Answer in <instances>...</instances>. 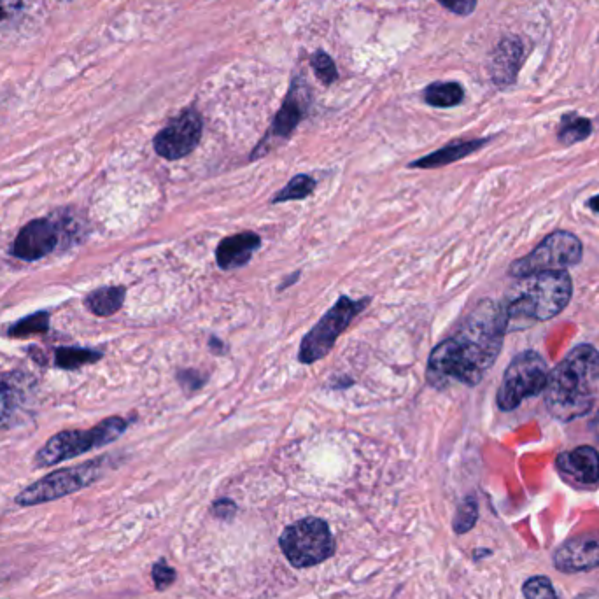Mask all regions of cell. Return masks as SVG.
Returning <instances> with one entry per match:
<instances>
[{
	"mask_svg": "<svg viewBox=\"0 0 599 599\" xmlns=\"http://www.w3.org/2000/svg\"><path fill=\"white\" fill-rule=\"evenodd\" d=\"M507 332L503 305L482 300L468 314L458 333L431 351L428 361L431 386L442 388L449 381L477 386L498 360Z\"/></svg>",
	"mask_w": 599,
	"mask_h": 599,
	"instance_id": "1",
	"label": "cell"
},
{
	"mask_svg": "<svg viewBox=\"0 0 599 599\" xmlns=\"http://www.w3.org/2000/svg\"><path fill=\"white\" fill-rule=\"evenodd\" d=\"M599 389V353L589 344L573 347L549 374L545 405L559 421H573L591 412Z\"/></svg>",
	"mask_w": 599,
	"mask_h": 599,
	"instance_id": "2",
	"label": "cell"
},
{
	"mask_svg": "<svg viewBox=\"0 0 599 599\" xmlns=\"http://www.w3.org/2000/svg\"><path fill=\"white\" fill-rule=\"evenodd\" d=\"M571 293L573 284L566 270L519 277L507 302L501 304L507 316V330H521L556 318L570 304Z\"/></svg>",
	"mask_w": 599,
	"mask_h": 599,
	"instance_id": "3",
	"label": "cell"
},
{
	"mask_svg": "<svg viewBox=\"0 0 599 599\" xmlns=\"http://www.w3.org/2000/svg\"><path fill=\"white\" fill-rule=\"evenodd\" d=\"M128 423L123 417H109L97 424L92 430L60 431L51 437L41 451L37 452L34 465L36 468L55 466L67 459L78 458L85 452L113 444L114 440L127 431Z\"/></svg>",
	"mask_w": 599,
	"mask_h": 599,
	"instance_id": "4",
	"label": "cell"
},
{
	"mask_svg": "<svg viewBox=\"0 0 599 599\" xmlns=\"http://www.w3.org/2000/svg\"><path fill=\"white\" fill-rule=\"evenodd\" d=\"M370 302V298L351 300L349 296H340L337 304L305 335L298 349V361L304 365H312L323 360L332 351L340 335L346 332L347 326L353 323L360 312L367 309Z\"/></svg>",
	"mask_w": 599,
	"mask_h": 599,
	"instance_id": "5",
	"label": "cell"
},
{
	"mask_svg": "<svg viewBox=\"0 0 599 599\" xmlns=\"http://www.w3.org/2000/svg\"><path fill=\"white\" fill-rule=\"evenodd\" d=\"M549 379L547 361L535 351L517 354L501 381L496 402L503 412L517 409L526 398L542 395Z\"/></svg>",
	"mask_w": 599,
	"mask_h": 599,
	"instance_id": "6",
	"label": "cell"
},
{
	"mask_svg": "<svg viewBox=\"0 0 599 599\" xmlns=\"http://www.w3.org/2000/svg\"><path fill=\"white\" fill-rule=\"evenodd\" d=\"M281 549L296 568H311L332 557L335 543L328 524L323 519L309 517L284 529Z\"/></svg>",
	"mask_w": 599,
	"mask_h": 599,
	"instance_id": "7",
	"label": "cell"
},
{
	"mask_svg": "<svg viewBox=\"0 0 599 599\" xmlns=\"http://www.w3.org/2000/svg\"><path fill=\"white\" fill-rule=\"evenodd\" d=\"M102 472H104V459H92L83 465L62 468L25 487L22 493L16 496V503L20 507H34L48 501L60 500L92 486Z\"/></svg>",
	"mask_w": 599,
	"mask_h": 599,
	"instance_id": "8",
	"label": "cell"
},
{
	"mask_svg": "<svg viewBox=\"0 0 599 599\" xmlns=\"http://www.w3.org/2000/svg\"><path fill=\"white\" fill-rule=\"evenodd\" d=\"M582 260V242L570 232L550 233L542 244L528 256L515 261L510 267V275L519 279L540 272H561L575 267Z\"/></svg>",
	"mask_w": 599,
	"mask_h": 599,
	"instance_id": "9",
	"label": "cell"
},
{
	"mask_svg": "<svg viewBox=\"0 0 599 599\" xmlns=\"http://www.w3.org/2000/svg\"><path fill=\"white\" fill-rule=\"evenodd\" d=\"M202 118L195 111H184L176 120L170 121L155 137L156 155L165 160H181L197 149L202 139Z\"/></svg>",
	"mask_w": 599,
	"mask_h": 599,
	"instance_id": "10",
	"label": "cell"
},
{
	"mask_svg": "<svg viewBox=\"0 0 599 599\" xmlns=\"http://www.w3.org/2000/svg\"><path fill=\"white\" fill-rule=\"evenodd\" d=\"M309 106V92L305 88L304 81H295L291 85L288 97L284 99L281 111L275 116L274 125L270 128L267 137L256 146L251 160L267 155L272 148V141H284L295 132V128L304 120L305 111Z\"/></svg>",
	"mask_w": 599,
	"mask_h": 599,
	"instance_id": "11",
	"label": "cell"
},
{
	"mask_svg": "<svg viewBox=\"0 0 599 599\" xmlns=\"http://www.w3.org/2000/svg\"><path fill=\"white\" fill-rule=\"evenodd\" d=\"M60 237V228L53 219H34L18 233L11 253L18 260L37 261L55 251Z\"/></svg>",
	"mask_w": 599,
	"mask_h": 599,
	"instance_id": "12",
	"label": "cell"
},
{
	"mask_svg": "<svg viewBox=\"0 0 599 599\" xmlns=\"http://www.w3.org/2000/svg\"><path fill=\"white\" fill-rule=\"evenodd\" d=\"M554 566L563 573H580L599 568V535H580L554 552Z\"/></svg>",
	"mask_w": 599,
	"mask_h": 599,
	"instance_id": "13",
	"label": "cell"
},
{
	"mask_svg": "<svg viewBox=\"0 0 599 599\" xmlns=\"http://www.w3.org/2000/svg\"><path fill=\"white\" fill-rule=\"evenodd\" d=\"M524 58L526 55H524V44L521 39L515 36L503 37L500 44L496 46V50L493 51L491 62H489V74H491L494 85L500 86V88L514 85Z\"/></svg>",
	"mask_w": 599,
	"mask_h": 599,
	"instance_id": "14",
	"label": "cell"
},
{
	"mask_svg": "<svg viewBox=\"0 0 599 599\" xmlns=\"http://www.w3.org/2000/svg\"><path fill=\"white\" fill-rule=\"evenodd\" d=\"M557 468L577 484L594 486L599 482V452L589 445L563 452L557 456Z\"/></svg>",
	"mask_w": 599,
	"mask_h": 599,
	"instance_id": "15",
	"label": "cell"
},
{
	"mask_svg": "<svg viewBox=\"0 0 599 599\" xmlns=\"http://www.w3.org/2000/svg\"><path fill=\"white\" fill-rule=\"evenodd\" d=\"M261 247L258 233L242 232L230 235L219 242L216 249V261L221 270H235L247 265L253 254Z\"/></svg>",
	"mask_w": 599,
	"mask_h": 599,
	"instance_id": "16",
	"label": "cell"
},
{
	"mask_svg": "<svg viewBox=\"0 0 599 599\" xmlns=\"http://www.w3.org/2000/svg\"><path fill=\"white\" fill-rule=\"evenodd\" d=\"M489 139H475V141H459L447 144L445 148L438 149L431 155L423 156L414 163H410V169H438V167H445L449 163L458 162L463 160L466 156L473 155L475 151H479L480 148L486 146Z\"/></svg>",
	"mask_w": 599,
	"mask_h": 599,
	"instance_id": "17",
	"label": "cell"
},
{
	"mask_svg": "<svg viewBox=\"0 0 599 599\" xmlns=\"http://www.w3.org/2000/svg\"><path fill=\"white\" fill-rule=\"evenodd\" d=\"M125 296H127V289L123 286H106V288L95 289L86 296V309L100 318H109L123 307Z\"/></svg>",
	"mask_w": 599,
	"mask_h": 599,
	"instance_id": "18",
	"label": "cell"
},
{
	"mask_svg": "<svg viewBox=\"0 0 599 599\" xmlns=\"http://www.w3.org/2000/svg\"><path fill=\"white\" fill-rule=\"evenodd\" d=\"M465 99V90L458 83H433L424 90V100L431 107L459 106Z\"/></svg>",
	"mask_w": 599,
	"mask_h": 599,
	"instance_id": "19",
	"label": "cell"
},
{
	"mask_svg": "<svg viewBox=\"0 0 599 599\" xmlns=\"http://www.w3.org/2000/svg\"><path fill=\"white\" fill-rule=\"evenodd\" d=\"M102 358V353L81 347H58L55 351V365L64 370H78V368L92 365Z\"/></svg>",
	"mask_w": 599,
	"mask_h": 599,
	"instance_id": "20",
	"label": "cell"
},
{
	"mask_svg": "<svg viewBox=\"0 0 599 599\" xmlns=\"http://www.w3.org/2000/svg\"><path fill=\"white\" fill-rule=\"evenodd\" d=\"M591 132L592 123L587 118H582L575 113L564 114L559 130H557V137L564 146H571V144L585 141Z\"/></svg>",
	"mask_w": 599,
	"mask_h": 599,
	"instance_id": "21",
	"label": "cell"
},
{
	"mask_svg": "<svg viewBox=\"0 0 599 599\" xmlns=\"http://www.w3.org/2000/svg\"><path fill=\"white\" fill-rule=\"evenodd\" d=\"M314 190H316L314 177L298 174L281 191H277L270 202L282 204V202H291V200H304V198L311 197Z\"/></svg>",
	"mask_w": 599,
	"mask_h": 599,
	"instance_id": "22",
	"label": "cell"
},
{
	"mask_svg": "<svg viewBox=\"0 0 599 599\" xmlns=\"http://www.w3.org/2000/svg\"><path fill=\"white\" fill-rule=\"evenodd\" d=\"M22 403V389L13 377H0V424L6 423Z\"/></svg>",
	"mask_w": 599,
	"mask_h": 599,
	"instance_id": "23",
	"label": "cell"
},
{
	"mask_svg": "<svg viewBox=\"0 0 599 599\" xmlns=\"http://www.w3.org/2000/svg\"><path fill=\"white\" fill-rule=\"evenodd\" d=\"M50 328V314L48 312H36L29 318H23L11 326L9 335L16 337V339H23V337H32V335H39V333L48 332Z\"/></svg>",
	"mask_w": 599,
	"mask_h": 599,
	"instance_id": "24",
	"label": "cell"
},
{
	"mask_svg": "<svg viewBox=\"0 0 599 599\" xmlns=\"http://www.w3.org/2000/svg\"><path fill=\"white\" fill-rule=\"evenodd\" d=\"M477 519H479V505H477L475 498L470 496L459 505L454 522H452V528L458 535H463L477 524Z\"/></svg>",
	"mask_w": 599,
	"mask_h": 599,
	"instance_id": "25",
	"label": "cell"
},
{
	"mask_svg": "<svg viewBox=\"0 0 599 599\" xmlns=\"http://www.w3.org/2000/svg\"><path fill=\"white\" fill-rule=\"evenodd\" d=\"M522 594L526 599H557L550 578L543 577V575L528 578L522 585Z\"/></svg>",
	"mask_w": 599,
	"mask_h": 599,
	"instance_id": "26",
	"label": "cell"
},
{
	"mask_svg": "<svg viewBox=\"0 0 599 599\" xmlns=\"http://www.w3.org/2000/svg\"><path fill=\"white\" fill-rule=\"evenodd\" d=\"M312 67L314 72L325 85H332L335 79L339 78L337 74V67L333 64L330 55H326L325 51H318L314 57H312Z\"/></svg>",
	"mask_w": 599,
	"mask_h": 599,
	"instance_id": "27",
	"label": "cell"
},
{
	"mask_svg": "<svg viewBox=\"0 0 599 599\" xmlns=\"http://www.w3.org/2000/svg\"><path fill=\"white\" fill-rule=\"evenodd\" d=\"M153 580H155L156 589L163 591L176 580V570L167 566L165 561H160L153 566Z\"/></svg>",
	"mask_w": 599,
	"mask_h": 599,
	"instance_id": "28",
	"label": "cell"
},
{
	"mask_svg": "<svg viewBox=\"0 0 599 599\" xmlns=\"http://www.w3.org/2000/svg\"><path fill=\"white\" fill-rule=\"evenodd\" d=\"M177 379L181 382V386H183L184 391L190 395V393H195L197 389L202 388L204 386V377L197 370H183V372H179L177 375Z\"/></svg>",
	"mask_w": 599,
	"mask_h": 599,
	"instance_id": "29",
	"label": "cell"
},
{
	"mask_svg": "<svg viewBox=\"0 0 599 599\" xmlns=\"http://www.w3.org/2000/svg\"><path fill=\"white\" fill-rule=\"evenodd\" d=\"M445 9L459 16L472 15L477 8V0H438Z\"/></svg>",
	"mask_w": 599,
	"mask_h": 599,
	"instance_id": "30",
	"label": "cell"
},
{
	"mask_svg": "<svg viewBox=\"0 0 599 599\" xmlns=\"http://www.w3.org/2000/svg\"><path fill=\"white\" fill-rule=\"evenodd\" d=\"M22 9V0H0V23L8 22Z\"/></svg>",
	"mask_w": 599,
	"mask_h": 599,
	"instance_id": "31",
	"label": "cell"
},
{
	"mask_svg": "<svg viewBox=\"0 0 599 599\" xmlns=\"http://www.w3.org/2000/svg\"><path fill=\"white\" fill-rule=\"evenodd\" d=\"M214 512H216L219 517H228V515L235 512V505H233L232 501L221 500L214 505Z\"/></svg>",
	"mask_w": 599,
	"mask_h": 599,
	"instance_id": "32",
	"label": "cell"
},
{
	"mask_svg": "<svg viewBox=\"0 0 599 599\" xmlns=\"http://www.w3.org/2000/svg\"><path fill=\"white\" fill-rule=\"evenodd\" d=\"M589 207H591L592 211L599 212V195L589 200Z\"/></svg>",
	"mask_w": 599,
	"mask_h": 599,
	"instance_id": "33",
	"label": "cell"
},
{
	"mask_svg": "<svg viewBox=\"0 0 599 599\" xmlns=\"http://www.w3.org/2000/svg\"><path fill=\"white\" fill-rule=\"evenodd\" d=\"M298 277H300V274H298V272H296V274L293 275V277H291V279H288V281L282 282L281 288H279V289L289 288V284H291V282L295 281V279H298Z\"/></svg>",
	"mask_w": 599,
	"mask_h": 599,
	"instance_id": "34",
	"label": "cell"
}]
</instances>
